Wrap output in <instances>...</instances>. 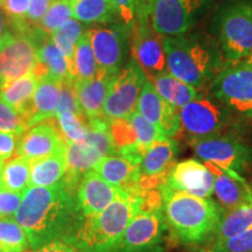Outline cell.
Returning a JSON list of instances; mask_svg holds the SVG:
<instances>
[{"label": "cell", "mask_w": 252, "mask_h": 252, "mask_svg": "<svg viewBox=\"0 0 252 252\" xmlns=\"http://www.w3.org/2000/svg\"><path fill=\"white\" fill-rule=\"evenodd\" d=\"M14 219L27 234L31 249H35L55 241L74 244L86 217L76 188L63 181L53 187H28Z\"/></svg>", "instance_id": "obj_1"}, {"label": "cell", "mask_w": 252, "mask_h": 252, "mask_svg": "<svg viewBox=\"0 0 252 252\" xmlns=\"http://www.w3.org/2000/svg\"><path fill=\"white\" fill-rule=\"evenodd\" d=\"M166 69L173 76L198 91L209 86L213 78L230 63L212 35L189 31L163 37Z\"/></svg>", "instance_id": "obj_2"}, {"label": "cell", "mask_w": 252, "mask_h": 252, "mask_svg": "<svg viewBox=\"0 0 252 252\" xmlns=\"http://www.w3.org/2000/svg\"><path fill=\"white\" fill-rule=\"evenodd\" d=\"M163 214L175 242L201 245L212 241L224 210L210 197L176 190L167 182L161 187Z\"/></svg>", "instance_id": "obj_3"}, {"label": "cell", "mask_w": 252, "mask_h": 252, "mask_svg": "<svg viewBox=\"0 0 252 252\" xmlns=\"http://www.w3.org/2000/svg\"><path fill=\"white\" fill-rule=\"evenodd\" d=\"M140 209V197L122 195L103 212L86 217L74 244L84 252H111Z\"/></svg>", "instance_id": "obj_4"}, {"label": "cell", "mask_w": 252, "mask_h": 252, "mask_svg": "<svg viewBox=\"0 0 252 252\" xmlns=\"http://www.w3.org/2000/svg\"><path fill=\"white\" fill-rule=\"evenodd\" d=\"M210 32L230 64L248 60L252 54V1H223L213 15Z\"/></svg>", "instance_id": "obj_5"}, {"label": "cell", "mask_w": 252, "mask_h": 252, "mask_svg": "<svg viewBox=\"0 0 252 252\" xmlns=\"http://www.w3.org/2000/svg\"><path fill=\"white\" fill-rule=\"evenodd\" d=\"M214 0H150L135 5V13H144L160 35L175 36L193 30L209 11Z\"/></svg>", "instance_id": "obj_6"}, {"label": "cell", "mask_w": 252, "mask_h": 252, "mask_svg": "<svg viewBox=\"0 0 252 252\" xmlns=\"http://www.w3.org/2000/svg\"><path fill=\"white\" fill-rule=\"evenodd\" d=\"M178 113L180 121L178 135L187 143L224 133L234 121L232 112L209 94H201L198 98L179 109Z\"/></svg>", "instance_id": "obj_7"}, {"label": "cell", "mask_w": 252, "mask_h": 252, "mask_svg": "<svg viewBox=\"0 0 252 252\" xmlns=\"http://www.w3.org/2000/svg\"><path fill=\"white\" fill-rule=\"evenodd\" d=\"M163 209L139 212L111 252H167L174 243Z\"/></svg>", "instance_id": "obj_8"}, {"label": "cell", "mask_w": 252, "mask_h": 252, "mask_svg": "<svg viewBox=\"0 0 252 252\" xmlns=\"http://www.w3.org/2000/svg\"><path fill=\"white\" fill-rule=\"evenodd\" d=\"M207 89L234 115L252 121V63L245 60L228 64Z\"/></svg>", "instance_id": "obj_9"}, {"label": "cell", "mask_w": 252, "mask_h": 252, "mask_svg": "<svg viewBox=\"0 0 252 252\" xmlns=\"http://www.w3.org/2000/svg\"><path fill=\"white\" fill-rule=\"evenodd\" d=\"M194 153L203 161L213 162L237 180L245 181L241 173L252 160V149L235 135L222 133L188 141Z\"/></svg>", "instance_id": "obj_10"}, {"label": "cell", "mask_w": 252, "mask_h": 252, "mask_svg": "<svg viewBox=\"0 0 252 252\" xmlns=\"http://www.w3.org/2000/svg\"><path fill=\"white\" fill-rule=\"evenodd\" d=\"M132 27L125 24L109 23L89 28L91 47L99 69L106 74L116 75L131 52Z\"/></svg>", "instance_id": "obj_11"}, {"label": "cell", "mask_w": 252, "mask_h": 252, "mask_svg": "<svg viewBox=\"0 0 252 252\" xmlns=\"http://www.w3.org/2000/svg\"><path fill=\"white\" fill-rule=\"evenodd\" d=\"M131 54L147 80L167 71L163 36L154 31L144 13H135L131 33Z\"/></svg>", "instance_id": "obj_12"}, {"label": "cell", "mask_w": 252, "mask_h": 252, "mask_svg": "<svg viewBox=\"0 0 252 252\" xmlns=\"http://www.w3.org/2000/svg\"><path fill=\"white\" fill-rule=\"evenodd\" d=\"M37 61V47L31 33L8 31L0 41L1 87L4 88L9 82L31 74Z\"/></svg>", "instance_id": "obj_13"}, {"label": "cell", "mask_w": 252, "mask_h": 252, "mask_svg": "<svg viewBox=\"0 0 252 252\" xmlns=\"http://www.w3.org/2000/svg\"><path fill=\"white\" fill-rule=\"evenodd\" d=\"M147 77L133 60L113 78L103 108V117L109 121L128 118L137 111L141 89Z\"/></svg>", "instance_id": "obj_14"}, {"label": "cell", "mask_w": 252, "mask_h": 252, "mask_svg": "<svg viewBox=\"0 0 252 252\" xmlns=\"http://www.w3.org/2000/svg\"><path fill=\"white\" fill-rule=\"evenodd\" d=\"M55 117L32 126L19 139L15 156L23 157L31 162L37 161L67 147L59 130Z\"/></svg>", "instance_id": "obj_15"}, {"label": "cell", "mask_w": 252, "mask_h": 252, "mask_svg": "<svg viewBox=\"0 0 252 252\" xmlns=\"http://www.w3.org/2000/svg\"><path fill=\"white\" fill-rule=\"evenodd\" d=\"M137 112L156 125L166 138L178 137L180 131L178 109L168 104L158 94L150 80L145 81L137 104Z\"/></svg>", "instance_id": "obj_16"}, {"label": "cell", "mask_w": 252, "mask_h": 252, "mask_svg": "<svg viewBox=\"0 0 252 252\" xmlns=\"http://www.w3.org/2000/svg\"><path fill=\"white\" fill-rule=\"evenodd\" d=\"M124 194L126 193L104 180L96 171L83 174L76 187L77 202L84 217L97 215Z\"/></svg>", "instance_id": "obj_17"}, {"label": "cell", "mask_w": 252, "mask_h": 252, "mask_svg": "<svg viewBox=\"0 0 252 252\" xmlns=\"http://www.w3.org/2000/svg\"><path fill=\"white\" fill-rule=\"evenodd\" d=\"M166 182L176 190L198 197H210L214 191L213 174L204 163L194 159L175 163Z\"/></svg>", "instance_id": "obj_18"}, {"label": "cell", "mask_w": 252, "mask_h": 252, "mask_svg": "<svg viewBox=\"0 0 252 252\" xmlns=\"http://www.w3.org/2000/svg\"><path fill=\"white\" fill-rule=\"evenodd\" d=\"M61 84L62 82L49 76L42 77L39 81L33 97L21 111L30 127L55 117Z\"/></svg>", "instance_id": "obj_19"}, {"label": "cell", "mask_w": 252, "mask_h": 252, "mask_svg": "<svg viewBox=\"0 0 252 252\" xmlns=\"http://www.w3.org/2000/svg\"><path fill=\"white\" fill-rule=\"evenodd\" d=\"M94 171L110 185L115 186L126 194L137 196L140 168L130 160L118 154H111L104 158Z\"/></svg>", "instance_id": "obj_20"}, {"label": "cell", "mask_w": 252, "mask_h": 252, "mask_svg": "<svg viewBox=\"0 0 252 252\" xmlns=\"http://www.w3.org/2000/svg\"><path fill=\"white\" fill-rule=\"evenodd\" d=\"M117 75V74H116ZM116 75L100 70L91 80L76 82V89L81 111L88 121L103 117V108Z\"/></svg>", "instance_id": "obj_21"}, {"label": "cell", "mask_w": 252, "mask_h": 252, "mask_svg": "<svg viewBox=\"0 0 252 252\" xmlns=\"http://www.w3.org/2000/svg\"><path fill=\"white\" fill-rule=\"evenodd\" d=\"M65 157L68 171L64 181L71 187L76 188L83 174L94 171L97 165L106 156L98 147L84 139L81 143L67 144Z\"/></svg>", "instance_id": "obj_22"}, {"label": "cell", "mask_w": 252, "mask_h": 252, "mask_svg": "<svg viewBox=\"0 0 252 252\" xmlns=\"http://www.w3.org/2000/svg\"><path fill=\"white\" fill-rule=\"evenodd\" d=\"M204 166L214 176V191L224 212L234 209L251 197L252 189L247 181L232 178L213 162L204 161Z\"/></svg>", "instance_id": "obj_23"}, {"label": "cell", "mask_w": 252, "mask_h": 252, "mask_svg": "<svg viewBox=\"0 0 252 252\" xmlns=\"http://www.w3.org/2000/svg\"><path fill=\"white\" fill-rule=\"evenodd\" d=\"M180 145L175 138L158 140L147 149L139 168L141 176H157L167 174L175 165Z\"/></svg>", "instance_id": "obj_24"}, {"label": "cell", "mask_w": 252, "mask_h": 252, "mask_svg": "<svg viewBox=\"0 0 252 252\" xmlns=\"http://www.w3.org/2000/svg\"><path fill=\"white\" fill-rule=\"evenodd\" d=\"M65 149L32 162L30 187H53L64 181L68 171Z\"/></svg>", "instance_id": "obj_25"}, {"label": "cell", "mask_w": 252, "mask_h": 252, "mask_svg": "<svg viewBox=\"0 0 252 252\" xmlns=\"http://www.w3.org/2000/svg\"><path fill=\"white\" fill-rule=\"evenodd\" d=\"M150 81L162 99L178 110L201 96V93L197 89L174 77L168 71L157 75Z\"/></svg>", "instance_id": "obj_26"}, {"label": "cell", "mask_w": 252, "mask_h": 252, "mask_svg": "<svg viewBox=\"0 0 252 252\" xmlns=\"http://www.w3.org/2000/svg\"><path fill=\"white\" fill-rule=\"evenodd\" d=\"M252 189V185H250ZM252 228V195L249 200L223 214L213 236L212 244H219Z\"/></svg>", "instance_id": "obj_27"}, {"label": "cell", "mask_w": 252, "mask_h": 252, "mask_svg": "<svg viewBox=\"0 0 252 252\" xmlns=\"http://www.w3.org/2000/svg\"><path fill=\"white\" fill-rule=\"evenodd\" d=\"M74 18L84 24L115 23L118 18L112 0H72Z\"/></svg>", "instance_id": "obj_28"}, {"label": "cell", "mask_w": 252, "mask_h": 252, "mask_svg": "<svg viewBox=\"0 0 252 252\" xmlns=\"http://www.w3.org/2000/svg\"><path fill=\"white\" fill-rule=\"evenodd\" d=\"M99 71L98 62H97L93 47H91L88 31H86L78 40L76 49H75L71 77L74 78L75 82H83L96 77Z\"/></svg>", "instance_id": "obj_29"}, {"label": "cell", "mask_w": 252, "mask_h": 252, "mask_svg": "<svg viewBox=\"0 0 252 252\" xmlns=\"http://www.w3.org/2000/svg\"><path fill=\"white\" fill-rule=\"evenodd\" d=\"M37 83L39 78L33 72L9 82L0 90V100L21 113L33 97Z\"/></svg>", "instance_id": "obj_30"}, {"label": "cell", "mask_w": 252, "mask_h": 252, "mask_svg": "<svg viewBox=\"0 0 252 252\" xmlns=\"http://www.w3.org/2000/svg\"><path fill=\"white\" fill-rule=\"evenodd\" d=\"M37 59L46 67L49 77L60 82L74 80L71 77L67 59L54 45L49 35L41 40L37 45Z\"/></svg>", "instance_id": "obj_31"}, {"label": "cell", "mask_w": 252, "mask_h": 252, "mask_svg": "<svg viewBox=\"0 0 252 252\" xmlns=\"http://www.w3.org/2000/svg\"><path fill=\"white\" fill-rule=\"evenodd\" d=\"M32 162L23 157L14 156L5 163L0 174V185L9 190L24 193L30 187Z\"/></svg>", "instance_id": "obj_32"}, {"label": "cell", "mask_w": 252, "mask_h": 252, "mask_svg": "<svg viewBox=\"0 0 252 252\" xmlns=\"http://www.w3.org/2000/svg\"><path fill=\"white\" fill-rule=\"evenodd\" d=\"M83 26H82L80 21L76 20V19H70V20L63 24L61 27H59L58 30H55L49 35L50 39L54 42V45L58 47L63 56L67 59L70 74L72 61H74L75 49H76L78 40L83 35Z\"/></svg>", "instance_id": "obj_33"}, {"label": "cell", "mask_w": 252, "mask_h": 252, "mask_svg": "<svg viewBox=\"0 0 252 252\" xmlns=\"http://www.w3.org/2000/svg\"><path fill=\"white\" fill-rule=\"evenodd\" d=\"M0 249L2 252H25L31 249L27 234L14 217H0Z\"/></svg>", "instance_id": "obj_34"}, {"label": "cell", "mask_w": 252, "mask_h": 252, "mask_svg": "<svg viewBox=\"0 0 252 252\" xmlns=\"http://www.w3.org/2000/svg\"><path fill=\"white\" fill-rule=\"evenodd\" d=\"M109 133L111 137L116 154H118V156H123V154L135 149V147H143L138 143L137 132L132 125L130 117L109 121Z\"/></svg>", "instance_id": "obj_35"}, {"label": "cell", "mask_w": 252, "mask_h": 252, "mask_svg": "<svg viewBox=\"0 0 252 252\" xmlns=\"http://www.w3.org/2000/svg\"><path fill=\"white\" fill-rule=\"evenodd\" d=\"M55 118L65 143H81L86 139L89 130V122L83 113L78 115V113L64 112L55 116Z\"/></svg>", "instance_id": "obj_36"}, {"label": "cell", "mask_w": 252, "mask_h": 252, "mask_svg": "<svg viewBox=\"0 0 252 252\" xmlns=\"http://www.w3.org/2000/svg\"><path fill=\"white\" fill-rule=\"evenodd\" d=\"M72 17V0H53L48 11L36 28L50 35Z\"/></svg>", "instance_id": "obj_37"}, {"label": "cell", "mask_w": 252, "mask_h": 252, "mask_svg": "<svg viewBox=\"0 0 252 252\" xmlns=\"http://www.w3.org/2000/svg\"><path fill=\"white\" fill-rule=\"evenodd\" d=\"M30 126L20 112L0 100V131L14 135H23Z\"/></svg>", "instance_id": "obj_38"}, {"label": "cell", "mask_w": 252, "mask_h": 252, "mask_svg": "<svg viewBox=\"0 0 252 252\" xmlns=\"http://www.w3.org/2000/svg\"><path fill=\"white\" fill-rule=\"evenodd\" d=\"M130 121L132 125H133L135 132H137L138 143L145 147V149H149L151 145L158 140L166 139L162 132L156 125H153L152 123L146 121L139 112L135 111L133 115H131Z\"/></svg>", "instance_id": "obj_39"}, {"label": "cell", "mask_w": 252, "mask_h": 252, "mask_svg": "<svg viewBox=\"0 0 252 252\" xmlns=\"http://www.w3.org/2000/svg\"><path fill=\"white\" fill-rule=\"evenodd\" d=\"M64 112H72L81 115L80 103H78L76 82L75 80L63 81L60 90V97L58 106L55 110V116L61 115Z\"/></svg>", "instance_id": "obj_40"}, {"label": "cell", "mask_w": 252, "mask_h": 252, "mask_svg": "<svg viewBox=\"0 0 252 252\" xmlns=\"http://www.w3.org/2000/svg\"><path fill=\"white\" fill-rule=\"evenodd\" d=\"M30 4L31 0H5L2 8L13 25L15 32L23 33L31 28L26 24V15Z\"/></svg>", "instance_id": "obj_41"}, {"label": "cell", "mask_w": 252, "mask_h": 252, "mask_svg": "<svg viewBox=\"0 0 252 252\" xmlns=\"http://www.w3.org/2000/svg\"><path fill=\"white\" fill-rule=\"evenodd\" d=\"M213 252H252V228L219 244L210 245Z\"/></svg>", "instance_id": "obj_42"}, {"label": "cell", "mask_w": 252, "mask_h": 252, "mask_svg": "<svg viewBox=\"0 0 252 252\" xmlns=\"http://www.w3.org/2000/svg\"><path fill=\"white\" fill-rule=\"evenodd\" d=\"M24 193L9 190L0 185V217H14L23 202Z\"/></svg>", "instance_id": "obj_43"}, {"label": "cell", "mask_w": 252, "mask_h": 252, "mask_svg": "<svg viewBox=\"0 0 252 252\" xmlns=\"http://www.w3.org/2000/svg\"><path fill=\"white\" fill-rule=\"evenodd\" d=\"M52 2L53 0H31L30 8L26 15V24L28 26L34 28L39 26Z\"/></svg>", "instance_id": "obj_44"}, {"label": "cell", "mask_w": 252, "mask_h": 252, "mask_svg": "<svg viewBox=\"0 0 252 252\" xmlns=\"http://www.w3.org/2000/svg\"><path fill=\"white\" fill-rule=\"evenodd\" d=\"M118 18L126 26L132 27L135 20V0H112Z\"/></svg>", "instance_id": "obj_45"}, {"label": "cell", "mask_w": 252, "mask_h": 252, "mask_svg": "<svg viewBox=\"0 0 252 252\" xmlns=\"http://www.w3.org/2000/svg\"><path fill=\"white\" fill-rule=\"evenodd\" d=\"M20 137L0 131V159L7 160L15 156Z\"/></svg>", "instance_id": "obj_46"}, {"label": "cell", "mask_w": 252, "mask_h": 252, "mask_svg": "<svg viewBox=\"0 0 252 252\" xmlns=\"http://www.w3.org/2000/svg\"><path fill=\"white\" fill-rule=\"evenodd\" d=\"M30 252H84L75 244L67 243L63 241H55L50 243L40 245L35 249H31Z\"/></svg>", "instance_id": "obj_47"}, {"label": "cell", "mask_w": 252, "mask_h": 252, "mask_svg": "<svg viewBox=\"0 0 252 252\" xmlns=\"http://www.w3.org/2000/svg\"><path fill=\"white\" fill-rule=\"evenodd\" d=\"M8 30V18L4 9H0V41L6 35Z\"/></svg>", "instance_id": "obj_48"}, {"label": "cell", "mask_w": 252, "mask_h": 252, "mask_svg": "<svg viewBox=\"0 0 252 252\" xmlns=\"http://www.w3.org/2000/svg\"><path fill=\"white\" fill-rule=\"evenodd\" d=\"M188 252H213L212 249H210V247H196L195 245V248L190 249Z\"/></svg>", "instance_id": "obj_49"}, {"label": "cell", "mask_w": 252, "mask_h": 252, "mask_svg": "<svg viewBox=\"0 0 252 252\" xmlns=\"http://www.w3.org/2000/svg\"><path fill=\"white\" fill-rule=\"evenodd\" d=\"M150 0H135V5L137 4H147V2H149Z\"/></svg>", "instance_id": "obj_50"}, {"label": "cell", "mask_w": 252, "mask_h": 252, "mask_svg": "<svg viewBox=\"0 0 252 252\" xmlns=\"http://www.w3.org/2000/svg\"><path fill=\"white\" fill-rule=\"evenodd\" d=\"M4 166H5V160L0 159V174H1L2 168H4Z\"/></svg>", "instance_id": "obj_51"}, {"label": "cell", "mask_w": 252, "mask_h": 252, "mask_svg": "<svg viewBox=\"0 0 252 252\" xmlns=\"http://www.w3.org/2000/svg\"><path fill=\"white\" fill-rule=\"evenodd\" d=\"M247 61H249V62H250V63H252V54H251L250 56H249V58H248V60H247Z\"/></svg>", "instance_id": "obj_52"}, {"label": "cell", "mask_w": 252, "mask_h": 252, "mask_svg": "<svg viewBox=\"0 0 252 252\" xmlns=\"http://www.w3.org/2000/svg\"><path fill=\"white\" fill-rule=\"evenodd\" d=\"M4 2H5V0H0V7H2V6H4Z\"/></svg>", "instance_id": "obj_53"}, {"label": "cell", "mask_w": 252, "mask_h": 252, "mask_svg": "<svg viewBox=\"0 0 252 252\" xmlns=\"http://www.w3.org/2000/svg\"><path fill=\"white\" fill-rule=\"evenodd\" d=\"M0 252H2V251H1V249H0Z\"/></svg>", "instance_id": "obj_54"}]
</instances>
